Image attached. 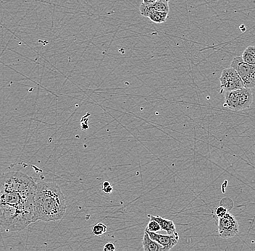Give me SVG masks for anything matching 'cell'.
Here are the masks:
<instances>
[{"label":"cell","instance_id":"cell-15","mask_svg":"<svg viewBox=\"0 0 255 251\" xmlns=\"http://www.w3.org/2000/svg\"><path fill=\"white\" fill-rule=\"evenodd\" d=\"M161 230L160 225L157 221L154 219H150L147 226L145 229V231L153 232V233H157Z\"/></svg>","mask_w":255,"mask_h":251},{"label":"cell","instance_id":"cell-12","mask_svg":"<svg viewBox=\"0 0 255 251\" xmlns=\"http://www.w3.org/2000/svg\"><path fill=\"white\" fill-rule=\"evenodd\" d=\"M107 230H108V227H107L106 225H104L102 222H100V223L97 224V225L93 227L92 233H93V235H95V236H101V235L106 233Z\"/></svg>","mask_w":255,"mask_h":251},{"label":"cell","instance_id":"cell-3","mask_svg":"<svg viewBox=\"0 0 255 251\" xmlns=\"http://www.w3.org/2000/svg\"><path fill=\"white\" fill-rule=\"evenodd\" d=\"M224 98L223 106L231 110L238 112L250 107L253 104V93L251 88H242L225 92Z\"/></svg>","mask_w":255,"mask_h":251},{"label":"cell","instance_id":"cell-14","mask_svg":"<svg viewBox=\"0 0 255 251\" xmlns=\"http://www.w3.org/2000/svg\"><path fill=\"white\" fill-rule=\"evenodd\" d=\"M154 10L153 4H146L142 2L140 5L139 11L141 15L143 17H149V14Z\"/></svg>","mask_w":255,"mask_h":251},{"label":"cell","instance_id":"cell-2","mask_svg":"<svg viewBox=\"0 0 255 251\" xmlns=\"http://www.w3.org/2000/svg\"><path fill=\"white\" fill-rule=\"evenodd\" d=\"M66 201L61 188L53 182L36 184L33 200V223L38 221L56 222L63 218Z\"/></svg>","mask_w":255,"mask_h":251},{"label":"cell","instance_id":"cell-7","mask_svg":"<svg viewBox=\"0 0 255 251\" xmlns=\"http://www.w3.org/2000/svg\"><path fill=\"white\" fill-rule=\"evenodd\" d=\"M145 232L148 233L153 241L158 243L163 247V251H170L179 241V235L177 232L171 235H161L157 233H153V232Z\"/></svg>","mask_w":255,"mask_h":251},{"label":"cell","instance_id":"cell-6","mask_svg":"<svg viewBox=\"0 0 255 251\" xmlns=\"http://www.w3.org/2000/svg\"><path fill=\"white\" fill-rule=\"evenodd\" d=\"M239 233V222L232 214L227 213L218 218V234L223 239L234 238Z\"/></svg>","mask_w":255,"mask_h":251},{"label":"cell","instance_id":"cell-11","mask_svg":"<svg viewBox=\"0 0 255 251\" xmlns=\"http://www.w3.org/2000/svg\"><path fill=\"white\" fill-rule=\"evenodd\" d=\"M242 57L248 64L255 65V47L249 46L242 54Z\"/></svg>","mask_w":255,"mask_h":251},{"label":"cell","instance_id":"cell-8","mask_svg":"<svg viewBox=\"0 0 255 251\" xmlns=\"http://www.w3.org/2000/svg\"><path fill=\"white\" fill-rule=\"evenodd\" d=\"M147 217H149L150 219L157 221L160 225L161 230L166 232L167 234L171 235L176 233V228H175V225L173 221L162 218L160 216H153L149 214Z\"/></svg>","mask_w":255,"mask_h":251},{"label":"cell","instance_id":"cell-18","mask_svg":"<svg viewBox=\"0 0 255 251\" xmlns=\"http://www.w3.org/2000/svg\"><path fill=\"white\" fill-rule=\"evenodd\" d=\"M102 190L106 194H111L112 192H113V187L110 184V185H107V186L103 187Z\"/></svg>","mask_w":255,"mask_h":251},{"label":"cell","instance_id":"cell-19","mask_svg":"<svg viewBox=\"0 0 255 251\" xmlns=\"http://www.w3.org/2000/svg\"><path fill=\"white\" fill-rule=\"evenodd\" d=\"M157 1V0H143V2L146 4H153Z\"/></svg>","mask_w":255,"mask_h":251},{"label":"cell","instance_id":"cell-1","mask_svg":"<svg viewBox=\"0 0 255 251\" xmlns=\"http://www.w3.org/2000/svg\"><path fill=\"white\" fill-rule=\"evenodd\" d=\"M36 184L20 171L0 176V226L6 231H21L33 223Z\"/></svg>","mask_w":255,"mask_h":251},{"label":"cell","instance_id":"cell-5","mask_svg":"<svg viewBox=\"0 0 255 251\" xmlns=\"http://www.w3.org/2000/svg\"><path fill=\"white\" fill-rule=\"evenodd\" d=\"M220 83H221V85H220L221 89V93L245 88L243 81L238 73L231 67L223 70L220 77Z\"/></svg>","mask_w":255,"mask_h":251},{"label":"cell","instance_id":"cell-16","mask_svg":"<svg viewBox=\"0 0 255 251\" xmlns=\"http://www.w3.org/2000/svg\"><path fill=\"white\" fill-rule=\"evenodd\" d=\"M228 213V209L225 206H220L219 207L217 208L216 210L215 211V217L217 218H221L223 216L226 215Z\"/></svg>","mask_w":255,"mask_h":251},{"label":"cell","instance_id":"cell-20","mask_svg":"<svg viewBox=\"0 0 255 251\" xmlns=\"http://www.w3.org/2000/svg\"><path fill=\"white\" fill-rule=\"evenodd\" d=\"M157 1H163V2H169L170 0H157Z\"/></svg>","mask_w":255,"mask_h":251},{"label":"cell","instance_id":"cell-9","mask_svg":"<svg viewBox=\"0 0 255 251\" xmlns=\"http://www.w3.org/2000/svg\"><path fill=\"white\" fill-rule=\"evenodd\" d=\"M142 245L143 250L146 251H163V247L153 241L146 232H144L143 235Z\"/></svg>","mask_w":255,"mask_h":251},{"label":"cell","instance_id":"cell-13","mask_svg":"<svg viewBox=\"0 0 255 251\" xmlns=\"http://www.w3.org/2000/svg\"><path fill=\"white\" fill-rule=\"evenodd\" d=\"M154 10L158 11V12H170V7H169L168 2H163V1H156L153 4Z\"/></svg>","mask_w":255,"mask_h":251},{"label":"cell","instance_id":"cell-17","mask_svg":"<svg viewBox=\"0 0 255 251\" xmlns=\"http://www.w3.org/2000/svg\"><path fill=\"white\" fill-rule=\"evenodd\" d=\"M103 250L105 251H116V246L113 243H108L105 245Z\"/></svg>","mask_w":255,"mask_h":251},{"label":"cell","instance_id":"cell-10","mask_svg":"<svg viewBox=\"0 0 255 251\" xmlns=\"http://www.w3.org/2000/svg\"><path fill=\"white\" fill-rule=\"evenodd\" d=\"M167 12H158V11L153 10L149 14V18L150 19L151 22L157 23V24H161V23H165L168 17Z\"/></svg>","mask_w":255,"mask_h":251},{"label":"cell","instance_id":"cell-4","mask_svg":"<svg viewBox=\"0 0 255 251\" xmlns=\"http://www.w3.org/2000/svg\"><path fill=\"white\" fill-rule=\"evenodd\" d=\"M231 67L238 73L245 88L255 87V65L248 64L242 57L237 56L232 60Z\"/></svg>","mask_w":255,"mask_h":251}]
</instances>
